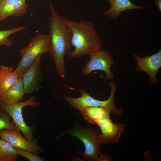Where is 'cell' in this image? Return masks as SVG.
I'll list each match as a JSON object with an SVG mask.
<instances>
[{"mask_svg":"<svg viewBox=\"0 0 161 161\" xmlns=\"http://www.w3.org/2000/svg\"><path fill=\"white\" fill-rule=\"evenodd\" d=\"M111 7L108 10L100 14L108 16L111 18L115 19L120 16L122 12L128 10L143 9L146 6H138L133 4L129 0H107Z\"/></svg>","mask_w":161,"mask_h":161,"instance_id":"cell-13","label":"cell"},{"mask_svg":"<svg viewBox=\"0 0 161 161\" xmlns=\"http://www.w3.org/2000/svg\"><path fill=\"white\" fill-rule=\"evenodd\" d=\"M110 87L111 91L109 98L105 100H100L94 98L89 94L82 89L77 90L81 94V97L74 98L64 96V100L69 103L73 107L79 110L82 108L87 106L100 107L109 109L111 112L118 115H121L123 111L117 108L114 103V97L116 89L114 81H112L108 84Z\"/></svg>","mask_w":161,"mask_h":161,"instance_id":"cell-5","label":"cell"},{"mask_svg":"<svg viewBox=\"0 0 161 161\" xmlns=\"http://www.w3.org/2000/svg\"><path fill=\"white\" fill-rule=\"evenodd\" d=\"M48 35L38 34L30 40L29 44L19 50L21 60L14 72L22 78L23 75L38 56L49 51Z\"/></svg>","mask_w":161,"mask_h":161,"instance_id":"cell-3","label":"cell"},{"mask_svg":"<svg viewBox=\"0 0 161 161\" xmlns=\"http://www.w3.org/2000/svg\"><path fill=\"white\" fill-rule=\"evenodd\" d=\"M66 133L77 137L83 143L85 150L84 152L81 153L82 158L81 160H87L97 161L110 160L109 156L100 151L101 144L98 139V134L94 132L92 129L78 128L73 130L64 132L58 138Z\"/></svg>","mask_w":161,"mask_h":161,"instance_id":"cell-4","label":"cell"},{"mask_svg":"<svg viewBox=\"0 0 161 161\" xmlns=\"http://www.w3.org/2000/svg\"><path fill=\"white\" fill-rule=\"evenodd\" d=\"M18 155L22 156L30 161H44V159L26 150L17 148H14Z\"/></svg>","mask_w":161,"mask_h":161,"instance_id":"cell-20","label":"cell"},{"mask_svg":"<svg viewBox=\"0 0 161 161\" xmlns=\"http://www.w3.org/2000/svg\"><path fill=\"white\" fill-rule=\"evenodd\" d=\"M72 33L71 44L75 49L68 53L69 57L77 58L101 50L102 40L90 21L75 22L66 19Z\"/></svg>","mask_w":161,"mask_h":161,"instance_id":"cell-2","label":"cell"},{"mask_svg":"<svg viewBox=\"0 0 161 161\" xmlns=\"http://www.w3.org/2000/svg\"><path fill=\"white\" fill-rule=\"evenodd\" d=\"M89 55V60L82 69L83 76L86 77L95 70H100L106 73V80H112L114 75L110 70V68L114 63V61L108 51L101 50Z\"/></svg>","mask_w":161,"mask_h":161,"instance_id":"cell-7","label":"cell"},{"mask_svg":"<svg viewBox=\"0 0 161 161\" xmlns=\"http://www.w3.org/2000/svg\"><path fill=\"white\" fill-rule=\"evenodd\" d=\"M95 124L98 125L101 131V134L98 136L101 144L117 142L125 128L124 125L120 123H113L110 116L97 120Z\"/></svg>","mask_w":161,"mask_h":161,"instance_id":"cell-8","label":"cell"},{"mask_svg":"<svg viewBox=\"0 0 161 161\" xmlns=\"http://www.w3.org/2000/svg\"><path fill=\"white\" fill-rule=\"evenodd\" d=\"M36 97L32 96L24 102L21 101L16 104L8 105L0 103V107L8 113L13 119V123L15 125L16 131L24 134L28 140L32 141L34 128L33 126H27L24 120L22 114L23 108L26 106H30L35 108L39 107L40 103L35 101Z\"/></svg>","mask_w":161,"mask_h":161,"instance_id":"cell-6","label":"cell"},{"mask_svg":"<svg viewBox=\"0 0 161 161\" xmlns=\"http://www.w3.org/2000/svg\"><path fill=\"white\" fill-rule=\"evenodd\" d=\"M0 98H1V96L0 95Z\"/></svg>","mask_w":161,"mask_h":161,"instance_id":"cell-23","label":"cell"},{"mask_svg":"<svg viewBox=\"0 0 161 161\" xmlns=\"http://www.w3.org/2000/svg\"><path fill=\"white\" fill-rule=\"evenodd\" d=\"M27 25L18 26L10 30H0V46L4 45L7 47H11L13 44L12 40L8 38L11 34L23 30Z\"/></svg>","mask_w":161,"mask_h":161,"instance_id":"cell-18","label":"cell"},{"mask_svg":"<svg viewBox=\"0 0 161 161\" xmlns=\"http://www.w3.org/2000/svg\"><path fill=\"white\" fill-rule=\"evenodd\" d=\"M13 68L4 65L0 66V95H4L19 78Z\"/></svg>","mask_w":161,"mask_h":161,"instance_id":"cell-15","label":"cell"},{"mask_svg":"<svg viewBox=\"0 0 161 161\" xmlns=\"http://www.w3.org/2000/svg\"><path fill=\"white\" fill-rule=\"evenodd\" d=\"M155 2L157 8L161 12V0H155Z\"/></svg>","mask_w":161,"mask_h":161,"instance_id":"cell-21","label":"cell"},{"mask_svg":"<svg viewBox=\"0 0 161 161\" xmlns=\"http://www.w3.org/2000/svg\"><path fill=\"white\" fill-rule=\"evenodd\" d=\"M49 7L50 14L48 22L50 41L49 51L54 63L57 74L60 77L64 78L66 74L64 58L71 49L72 33L65 17L58 13L50 2Z\"/></svg>","mask_w":161,"mask_h":161,"instance_id":"cell-1","label":"cell"},{"mask_svg":"<svg viewBox=\"0 0 161 161\" xmlns=\"http://www.w3.org/2000/svg\"><path fill=\"white\" fill-rule=\"evenodd\" d=\"M22 78H19L3 95L1 96L0 103L8 105H13L22 100L25 95Z\"/></svg>","mask_w":161,"mask_h":161,"instance_id":"cell-14","label":"cell"},{"mask_svg":"<svg viewBox=\"0 0 161 161\" xmlns=\"http://www.w3.org/2000/svg\"><path fill=\"white\" fill-rule=\"evenodd\" d=\"M26 0H2L0 4V22L10 16L21 17L27 13Z\"/></svg>","mask_w":161,"mask_h":161,"instance_id":"cell-12","label":"cell"},{"mask_svg":"<svg viewBox=\"0 0 161 161\" xmlns=\"http://www.w3.org/2000/svg\"><path fill=\"white\" fill-rule=\"evenodd\" d=\"M18 155L14 148L0 138V161H16Z\"/></svg>","mask_w":161,"mask_h":161,"instance_id":"cell-17","label":"cell"},{"mask_svg":"<svg viewBox=\"0 0 161 161\" xmlns=\"http://www.w3.org/2000/svg\"><path fill=\"white\" fill-rule=\"evenodd\" d=\"M133 58L137 63L136 71L146 72L150 77V83L157 84L158 81L156 75L161 67V49L155 54L143 58L139 57L134 53Z\"/></svg>","mask_w":161,"mask_h":161,"instance_id":"cell-9","label":"cell"},{"mask_svg":"<svg viewBox=\"0 0 161 161\" xmlns=\"http://www.w3.org/2000/svg\"><path fill=\"white\" fill-rule=\"evenodd\" d=\"M42 55L40 54L38 56L22 78L25 94H31L39 89L42 77L41 68Z\"/></svg>","mask_w":161,"mask_h":161,"instance_id":"cell-11","label":"cell"},{"mask_svg":"<svg viewBox=\"0 0 161 161\" xmlns=\"http://www.w3.org/2000/svg\"><path fill=\"white\" fill-rule=\"evenodd\" d=\"M79 111L86 120L93 124H95L98 119L110 116L111 112L109 109L100 107L87 106Z\"/></svg>","mask_w":161,"mask_h":161,"instance_id":"cell-16","label":"cell"},{"mask_svg":"<svg viewBox=\"0 0 161 161\" xmlns=\"http://www.w3.org/2000/svg\"><path fill=\"white\" fill-rule=\"evenodd\" d=\"M2 0H0V4L1 3V1H2Z\"/></svg>","mask_w":161,"mask_h":161,"instance_id":"cell-22","label":"cell"},{"mask_svg":"<svg viewBox=\"0 0 161 161\" xmlns=\"http://www.w3.org/2000/svg\"><path fill=\"white\" fill-rule=\"evenodd\" d=\"M0 138L10 143L14 148H17L26 150L38 155L42 148L37 145L38 140H27L20 132L16 130L4 129L0 132Z\"/></svg>","mask_w":161,"mask_h":161,"instance_id":"cell-10","label":"cell"},{"mask_svg":"<svg viewBox=\"0 0 161 161\" xmlns=\"http://www.w3.org/2000/svg\"><path fill=\"white\" fill-rule=\"evenodd\" d=\"M11 118L8 113L0 107V132L4 129L16 131L15 124L10 121Z\"/></svg>","mask_w":161,"mask_h":161,"instance_id":"cell-19","label":"cell"}]
</instances>
